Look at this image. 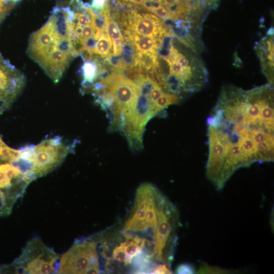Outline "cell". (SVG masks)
<instances>
[{
    "label": "cell",
    "instance_id": "1",
    "mask_svg": "<svg viewBox=\"0 0 274 274\" xmlns=\"http://www.w3.org/2000/svg\"><path fill=\"white\" fill-rule=\"evenodd\" d=\"M207 126V176L221 190L238 169L273 161V86H224Z\"/></svg>",
    "mask_w": 274,
    "mask_h": 274
},
{
    "label": "cell",
    "instance_id": "2",
    "mask_svg": "<svg viewBox=\"0 0 274 274\" xmlns=\"http://www.w3.org/2000/svg\"><path fill=\"white\" fill-rule=\"evenodd\" d=\"M101 83L106 86L92 95L107 114L109 131L121 133L131 149H142L145 127L157 116L150 95L142 94L140 86L119 70Z\"/></svg>",
    "mask_w": 274,
    "mask_h": 274
},
{
    "label": "cell",
    "instance_id": "3",
    "mask_svg": "<svg viewBox=\"0 0 274 274\" xmlns=\"http://www.w3.org/2000/svg\"><path fill=\"white\" fill-rule=\"evenodd\" d=\"M59 259V256L41 239L35 237L27 242L21 254L13 262L1 266V273H57Z\"/></svg>",
    "mask_w": 274,
    "mask_h": 274
},
{
    "label": "cell",
    "instance_id": "4",
    "mask_svg": "<svg viewBox=\"0 0 274 274\" xmlns=\"http://www.w3.org/2000/svg\"><path fill=\"white\" fill-rule=\"evenodd\" d=\"M101 272L97 243L94 238L77 239L60 257L59 273H99Z\"/></svg>",
    "mask_w": 274,
    "mask_h": 274
},
{
    "label": "cell",
    "instance_id": "5",
    "mask_svg": "<svg viewBox=\"0 0 274 274\" xmlns=\"http://www.w3.org/2000/svg\"><path fill=\"white\" fill-rule=\"evenodd\" d=\"M71 148L60 137L47 139L33 146L30 161L32 172L37 178L51 172L59 165Z\"/></svg>",
    "mask_w": 274,
    "mask_h": 274
},
{
    "label": "cell",
    "instance_id": "6",
    "mask_svg": "<svg viewBox=\"0 0 274 274\" xmlns=\"http://www.w3.org/2000/svg\"><path fill=\"white\" fill-rule=\"evenodd\" d=\"M129 26L132 32L142 36L156 37L164 29L160 18L152 14L138 13L136 10L131 12Z\"/></svg>",
    "mask_w": 274,
    "mask_h": 274
},
{
    "label": "cell",
    "instance_id": "7",
    "mask_svg": "<svg viewBox=\"0 0 274 274\" xmlns=\"http://www.w3.org/2000/svg\"><path fill=\"white\" fill-rule=\"evenodd\" d=\"M266 36L263 38L255 47L261 63L262 71L268 84L273 86V30L271 27Z\"/></svg>",
    "mask_w": 274,
    "mask_h": 274
},
{
    "label": "cell",
    "instance_id": "8",
    "mask_svg": "<svg viewBox=\"0 0 274 274\" xmlns=\"http://www.w3.org/2000/svg\"><path fill=\"white\" fill-rule=\"evenodd\" d=\"M130 44L136 52L157 53V44L154 36H142L133 32Z\"/></svg>",
    "mask_w": 274,
    "mask_h": 274
},
{
    "label": "cell",
    "instance_id": "9",
    "mask_svg": "<svg viewBox=\"0 0 274 274\" xmlns=\"http://www.w3.org/2000/svg\"><path fill=\"white\" fill-rule=\"evenodd\" d=\"M112 42L107 30L102 31L99 38L96 41L92 55L106 57L111 54L110 52L112 50Z\"/></svg>",
    "mask_w": 274,
    "mask_h": 274
},
{
    "label": "cell",
    "instance_id": "10",
    "mask_svg": "<svg viewBox=\"0 0 274 274\" xmlns=\"http://www.w3.org/2000/svg\"><path fill=\"white\" fill-rule=\"evenodd\" d=\"M157 56V53L137 52L135 54V65L140 66L146 75L148 72L154 67Z\"/></svg>",
    "mask_w": 274,
    "mask_h": 274
},
{
    "label": "cell",
    "instance_id": "11",
    "mask_svg": "<svg viewBox=\"0 0 274 274\" xmlns=\"http://www.w3.org/2000/svg\"><path fill=\"white\" fill-rule=\"evenodd\" d=\"M147 12H150L155 14L163 21L172 19V15L168 9L161 4L149 9ZM174 21V20H173Z\"/></svg>",
    "mask_w": 274,
    "mask_h": 274
},
{
    "label": "cell",
    "instance_id": "12",
    "mask_svg": "<svg viewBox=\"0 0 274 274\" xmlns=\"http://www.w3.org/2000/svg\"><path fill=\"white\" fill-rule=\"evenodd\" d=\"M109 0H92L91 8L97 11H100L109 5Z\"/></svg>",
    "mask_w": 274,
    "mask_h": 274
},
{
    "label": "cell",
    "instance_id": "13",
    "mask_svg": "<svg viewBox=\"0 0 274 274\" xmlns=\"http://www.w3.org/2000/svg\"><path fill=\"white\" fill-rule=\"evenodd\" d=\"M176 271L177 273H193L195 272L194 268L188 264H182L179 265Z\"/></svg>",
    "mask_w": 274,
    "mask_h": 274
},
{
    "label": "cell",
    "instance_id": "14",
    "mask_svg": "<svg viewBox=\"0 0 274 274\" xmlns=\"http://www.w3.org/2000/svg\"><path fill=\"white\" fill-rule=\"evenodd\" d=\"M7 0H0V13L6 12L10 10L14 5V3L6 4Z\"/></svg>",
    "mask_w": 274,
    "mask_h": 274
},
{
    "label": "cell",
    "instance_id": "15",
    "mask_svg": "<svg viewBox=\"0 0 274 274\" xmlns=\"http://www.w3.org/2000/svg\"><path fill=\"white\" fill-rule=\"evenodd\" d=\"M129 3L132 4L136 7L138 9H144V6L146 0H128Z\"/></svg>",
    "mask_w": 274,
    "mask_h": 274
},
{
    "label": "cell",
    "instance_id": "16",
    "mask_svg": "<svg viewBox=\"0 0 274 274\" xmlns=\"http://www.w3.org/2000/svg\"><path fill=\"white\" fill-rule=\"evenodd\" d=\"M7 1L15 3V2H17L18 1H20V0H7Z\"/></svg>",
    "mask_w": 274,
    "mask_h": 274
},
{
    "label": "cell",
    "instance_id": "17",
    "mask_svg": "<svg viewBox=\"0 0 274 274\" xmlns=\"http://www.w3.org/2000/svg\"><path fill=\"white\" fill-rule=\"evenodd\" d=\"M1 266H0V273H1Z\"/></svg>",
    "mask_w": 274,
    "mask_h": 274
}]
</instances>
